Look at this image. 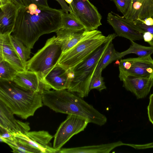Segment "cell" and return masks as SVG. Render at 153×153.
<instances>
[{
  "mask_svg": "<svg viewBox=\"0 0 153 153\" xmlns=\"http://www.w3.org/2000/svg\"><path fill=\"white\" fill-rule=\"evenodd\" d=\"M62 9L31 4L19 9L13 35L31 49L43 35L62 28Z\"/></svg>",
  "mask_w": 153,
  "mask_h": 153,
  "instance_id": "6da1fadb",
  "label": "cell"
},
{
  "mask_svg": "<svg viewBox=\"0 0 153 153\" xmlns=\"http://www.w3.org/2000/svg\"><path fill=\"white\" fill-rule=\"evenodd\" d=\"M41 95L43 105L56 112L81 117L87 119L89 123L99 126L107 122L104 115L67 89L44 90Z\"/></svg>",
  "mask_w": 153,
  "mask_h": 153,
  "instance_id": "7a4b0ae2",
  "label": "cell"
},
{
  "mask_svg": "<svg viewBox=\"0 0 153 153\" xmlns=\"http://www.w3.org/2000/svg\"><path fill=\"white\" fill-rule=\"evenodd\" d=\"M0 101L23 119L34 115L43 104L41 94L25 90L13 81L0 79Z\"/></svg>",
  "mask_w": 153,
  "mask_h": 153,
  "instance_id": "3957f363",
  "label": "cell"
},
{
  "mask_svg": "<svg viewBox=\"0 0 153 153\" xmlns=\"http://www.w3.org/2000/svg\"><path fill=\"white\" fill-rule=\"evenodd\" d=\"M117 35L113 33L110 38L100 45L84 61L71 69L74 76L67 90L83 98L88 96L89 85L97 65L105 51Z\"/></svg>",
  "mask_w": 153,
  "mask_h": 153,
  "instance_id": "277c9868",
  "label": "cell"
},
{
  "mask_svg": "<svg viewBox=\"0 0 153 153\" xmlns=\"http://www.w3.org/2000/svg\"><path fill=\"white\" fill-rule=\"evenodd\" d=\"M112 34L105 36L97 29L92 30L71 48L62 53L57 64L66 70L73 68L92 54Z\"/></svg>",
  "mask_w": 153,
  "mask_h": 153,
  "instance_id": "5b68a950",
  "label": "cell"
},
{
  "mask_svg": "<svg viewBox=\"0 0 153 153\" xmlns=\"http://www.w3.org/2000/svg\"><path fill=\"white\" fill-rule=\"evenodd\" d=\"M56 38L54 36L48 39L44 46L26 63V70L36 73L42 83L44 78L58 63L62 53L60 46L56 42Z\"/></svg>",
  "mask_w": 153,
  "mask_h": 153,
  "instance_id": "8992f818",
  "label": "cell"
},
{
  "mask_svg": "<svg viewBox=\"0 0 153 153\" xmlns=\"http://www.w3.org/2000/svg\"><path fill=\"white\" fill-rule=\"evenodd\" d=\"M70 13L84 27L85 30L97 29L102 25V16L88 0H73L69 4Z\"/></svg>",
  "mask_w": 153,
  "mask_h": 153,
  "instance_id": "52a82bcc",
  "label": "cell"
},
{
  "mask_svg": "<svg viewBox=\"0 0 153 153\" xmlns=\"http://www.w3.org/2000/svg\"><path fill=\"white\" fill-rule=\"evenodd\" d=\"M88 123V120L85 118L74 115H68L61 124L54 135L53 148L59 151L72 137L83 131Z\"/></svg>",
  "mask_w": 153,
  "mask_h": 153,
  "instance_id": "ba28073f",
  "label": "cell"
},
{
  "mask_svg": "<svg viewBox=\"0 0 153 153\" xmlns=\"http://www.w3.org/2000/svg\"><path fill=\"white\" fill-rule=\"evenodd\" d=\"M119 68L121 81L128 75L153 78V59L151 55L121 59Z\"/></svg>",
  "mask_w": 153,
  "mask_h": 153,
  "instance_id": "9c48e42d",
  "label": "cell"
},
{
  "mask_svg": "<svg viewBox=\"0 0 153 153\" xmlns=\"http://www.w3.org/2000/svg\"><path fill=\"white\" fill-rule=\"evenodd\" d=\"M108 22L113 27L117 36L124 37L131 42L143 39V34L133 27L134 21L112 11L107 17Z\"/></svg>",
  "mask_w": 153,
  "mask_h": 153,
  "instance_id": "30bf717a",
  "label": "cell"
},
{
  "mask_svg": "<svg viewBox=\"0 0 153 153\" xmlns=\"http://www.w3.org/2000/svg\"><path fill=\"white\" fill-rule=\"evenodd\" d=\"M16 137L38 149L41 153H58L51 143L53 137L46 131H28L25 133H14Z\"/></svg>",
  "mask_w": 153,
  "mask_h": 153,
  "instance_id": "8fae6325",
  "label": "cell"
},
{
  "mask_svg": "<svg viewBox=\"0 0 153 153\" xmlns=\"http://www.w3.org/2000/svg\"><path fill=\"white\" fill-rule=\"evenodd\" d=\"M42 83L46 91L51 88L56 90L67 89L70 84L68 71L57 64L46 75Z\"/></svg>",
  "mask_w": 153,
  "mask_h": 153,
  "instance_id": "7c38bea8",
  "label": "cell"
},
{
  "mask_svg": "<svg viewBox=\"0 0 153 153\" xmlns=\"http://www.w3.org/2000/svg\"><path fill=\"white\" fill-rule=\"evenodd\" d=\"M0 127L13 133H25L30 129L29 123L15 119L10 109L0 101Z\"/></svg>",
  "mask_w": 153,
  "mask_h": 153,
  "instance_id": "4fadbf2b",
  "label": "cell"
},
{
  "mask_svg": "<svg viewBox=\"0 0 153 153\" xmlns=\"http://www.w3.org/2000/svg\"><path fill=\"white\" fill-rule=\"evenodd\" d=\"M122 81L123 86L133 93L137 99L146 97L153 86V78L128 75Z\"/></svg>",
  "mask_w": 153,
  "mask_h": 153,
  "instance_id": "5bb4252c",
  "label": "cell"
},
{
  "mask_svg": "<svg viewBox=\"0 0 153 153\" xmlns=\"http://www.w3.org/2000/svg\"><path fill=\"white\" fill-rule=\"evenodd\" d=\"M92 31H73L64 28L60 29L56 33V40L61 48L62 53L71 48Z\"/></svg>",
  "mask_w": 153,
  "mask_h": 153,
  "instance_id": "9a60e30c",
  "label": "cell"
},
{
  "mask_svg": "<svg viewBox=\"0 0 153 153\" xmlns=\"http://www.w3.org/2000/svg\"><path fill=\"white\" fill-rule=\"evenodd\" d=\"M0 35L11 34L15 25L19 7L10 1L0 6Z\"/></svg>",
  "mask_w": 153,
  "mask_h": 153,
  "instance_id": "2e32d148",
  "label": "cell"
},
{
  "mask_svg": "<svg viewBox=\"0 0 153 153\" xmlns=\"http://www.w3.org/2000/svg\"><path fill=\"white\" fill-rule=\"evenodd\" d=\"M123 16L132 21L153 18V0H135Z\"/></svg>",
  "mask_w": 153,
  "mask_h": 153,
  "instance_id": "e0dca14e",
  "label": "cell"
},
{
  "mask_svg": "<svg viewBox=\"0 0 153 153\" xmlns=\"http://www.w3.org/2000/svg\"><path fill=\"white\" fill-rule=\"evenodd\" d=\"M11 34L0 35V58L10 64L18 72L26 70L10 42Z\"/></svg>",
  "mask_w": 153,
  "mask_h": 153,
  "instance_id": "ac0fdd59",
  "label": "cell"
},
{
  "mask_svg": "<svg viewBox=\"0 0 153 153\" xmlns=\"http://www.w3.org/2000/svg\"><path fill=\"white\" fill-rule=\"evenodd\" d=\"M12 81L20 87L28 91L41 94L45 90L44 85L37 74L31 71L18 72Z\"/></svg>",
  "mask_w": 153,
  "mask_h": 153,
  "instance_id": "d6986e66",
  "label": "cell"
},
{
  "mask_svg": "<svg viewBox=\"0 0 153 153\" xmlns=\"http://www.w3.org/2000/svg\"><path fill=\"white\" fill-rule=\"evenodd\" d=\"M123 145V143L120 141L111 143L98 145L62 148L60 149L58 153H109L115 148Z\"/></svg>",
  "mask_w": 153,
  "mask_h": 153,
  "instance_id": "ffe728a7",
  "label": "cell"
},
{
  "mask_svg": "<svg viewBox=\"0 0 153 153\" xmlns=\"http://www.w3.org/2000/svg\"><path fill=\"white\" fill-rule=\"evenodd\" d=\"M0 141L7 144L14 153H41L38 149L33 147L27 142L17 137L13 140L0 138Z\"/></svg>",
  "mask_w": 153,
  "mask_h": 153,
  "instance_id": "44dd1931",
  "label": "cell"
},
{
  "mask_svg": "<svg viewBox=\"0 0 153 153\" xmlns=\"http://www.w3.org/2000/svg\"><path fill=\"white\" fill-rule=\"evenodd\" d=\"M120 59V52L116 51L114 44L111 42L102 56L98 62L95 72L102 71L113 61Z\"/></svg>",
  "mask_w": 153,
  "mask_h": 153,
  "instance_id": "7402d4cb",
  "label": "cell"
},
{
  "mask_svg": "<svg viewBox=\"0 0 153 153\" xmlns=\"http://www.w3.org/2000/svg\"><path fill=\"white\" fill-rule=\"evenodd\" d=\"M10 39L13 49L26 70V63L30 59L31 49L13 35H10Z\"/></svg>",
  "mask_w": 153,
  "mask_h": 153,
  "instance_id": "603a6c76",
  "label": "cell"
},
{
  "mask_svg": "<svg viewBox=\"0 0 153 153\" xmlns=\"http://www.w3.org/2000/svg\"><path fill=\"white\" fill-rule=\"evenodd\" d=\"M131 45L126 50L120 52V59L125 55L131 53L136 54L139 57L150 56L153 53V47H147L138 44L134 41H131Z\"/></svg>",
  "mask_w": 153,
  "mask_h": 153,
  "instance_id": "cb8c5ba5",
  "label": "cell"
},
{
  "mask_svg": "<svg viewBox=\"0 0 153 153\" xmlns=\"http://www.w3.org/2000/svg\"><path fill=\"white\" fill-rule=\"evenodd\" d=\"M73 31L85 30L84 26L70 13L63 12L62 28Z\"/></svg>",
  "mask_w": 153,
  "mask_h": 153,
  "instance_id": "d4e9b609",
  "label": "cell"
},
{
  "mask_svg": "<svg viewBox=\"0 0 153 153\" xmlns=\"http://www.w3.org/2000/svg\"><path fill=\"white\" fill-rule=\"evenodd\" d=\"M18 72L10 64L0 58V79L12 81Z\"/></svg>",
  "mask_w": 153,
  "mask_h": 153,
  "instance_id": "484cf974",
  "label": "cell"
},
{
  "mask_svg": "<svg viewBox=\"0 0 153 153\" xmlns=\"http://www.w3.org/2000/svg\"><path fill=\"white\" fill-rule=\"evenodd\" d=\"M102 71L94 72L90 83V91L92 89H96L101 91L106 89L104 78L102 76Z\"/></svg>",
  "mask_w": 153,
  "mask_h": 153,
  "instance_id": "4316f807",
  "label": "cell"
},
{
  "mask_svg": "<svg viewBox=\"0 0 153 153\" xmlns=\"http://www.w3.org/2000/svg\"><path fill=\"white\" fill-rule=\"evenodd\" d=\"M115 3L118 10L124 15L128 11L131 0H111Z\"/></svg>",
  "mask_w": 153,
  "mask_h": 153,
  "instance_id": "83f0119b",
  "label": "cell"
},
{
  "mask_svg": "<svg viewBox=\"0 0 153 153\" xmlns=\"http://www.w3.org/2000/svg\"><path fill=\"white\" fill-rule=\"evenodd\" d=\"M137 27V30L140 33L143 34L145 32H148L153 35V26H147L138 20L134 21ZM153 47V40L149 44Z\"/></svg>",
  "mask_w": 153,
  "mask_h": 153,
  "instance_id": "f1b7e54d",
  "label": "cell"
},
{
  "mask_svg": "<svg viewBox=\"0 0 153 153\" xmlns=\"http://www.w3.org/2000/svg\"><path fill=\"white\" fill-rule=\"evenodd\" d=\"M149 100L147 107V114L149 121L153 125V93L150 95Z\"/></svg>",
  "mask_w": 153,
  "mask_h": 153,
  "instance_id": "f546056e",
  "label": "cell"
},
{
  "mask_svg": "<svg viewBox=\"0 0 153 153\" xmlns=\"http://www.w3.org/2000/svg\"><path fill=\"white\" fill-rule=\"evenodd\" d=\"M25 6H27L31 4L45 6H49L48 0H22Z\"/></svg>",
  "mask_w": 153,
  "mask_h": 153,
  "instance_id": "4dcf8cb0",
  "label": "cell"
},
{
  "mask_svg": "<svg viewBox=\"0 0 153 153\" xmlns=\"http://www.w3.org/2000/svg\"><path fill=\"white\" fill-rule=\"evenodd\" d=\"M15 137L14 133H11L0 127V138L13 140Z\"/></svg>",
  "mask_w": 153,
  "mask_h": 153,
  "instance_id": "1f68e13d",
  "label": "cell"
},
{
  "mask_svg": "<svg viewBox=\"0 0 153 153\" xmlns=\"http://www.w3.org/2000/svg\"><path fill=\"white\" fill-rule=\"evenodd\" d=\"M123 145L131 147L135 149H144L153 148V142L144 144H135L123 143Z\"/></svg>",
  "mask_w": 153,
  "mask_h": 153,
  "instance_id": "d6a6232c",
  "label": "cell"
},
{
  "mask_svg": "<svg viewBox=\"0 0 153 153\" xmlns=\"http://www.w3.org/2000/svg\"><path fill=\"white\" fill-rule=\"evenodd\" d=\"M143 39L145 42L149 44L153 40V35L148 32L143 33Z\"/></svg>",
  "mask_w": 153,
  "mask_h": 153,
  "instance_id": "836d02e7",
  "label": "cell"
},
{
  "mask_svg": "<svg viewBox=\"0 0 153 153\" xmlns=\"http://www.w3.org/2000/svg\"><path fill=\"white\" fill-rule=\"evenodd\" d=\"M60 5L63 11L66 13L70 11V8L66 3L65 0H55Z\"/></svg>",
  "mask_w": 153,
  "mask_h": 153,
  "instance_id": "e575fe53",
  "label": "cell"
},
{
  "mask_svg": "<svg viewBox=\"0 0 153 153\" xmlns=\"http://www.w3.org/2000/svg\"><path fill=\"white\" fill-rule=\"evenodd\" d=\"M147 26H153V18L149 17L143 20H138Z\"/></svg>",
  "mask_w": 153,
  "mask_h": 153,
  "instance_id": "d590c367",
  "label": "cell"
},
{
  "mask_svg": "<svg viewBox=\"0 0 153 153\" xmlns=\"http://www.w3.org/2000/svg\"><path fill=\"white\" fill-rule=\"evenodd\" d=\"M14 3L19 7L25 6L22 0H10Z\"/></svg>",
  "mask_w": 153,
  "mask_h": 153,
  "instance_id": "8d00e7d4",
  "label": "cell"
},
{
  "mask_svg": "<svg viewBox=\"0 0 153 153\" xmlns=\"http://www.w3.org/2000/svg\"><path fill=\"white\" fill-rule=\"evenodd\" d=\"M10 1V0H0V6Z\"/></svg>",
  "mask_w": 153,
  "mask_h": 153,
  "instance_id": "74e56055",
  "label": "cell"
},
{
  "mask_svg": "<svg viewBox=\"0 0 153 153\" xmlns=\"http://www.w3.org/2000/svg\"><path fill=\"white\" fill-rule=\"evenodd\" d=\"M73 0H65L69 4H70L72 2Z\"/></svg>",
  "mask_w": 153,
  "mask_h": 153,
  "instance_id": "f35d334b",
  "label": "cell"
}]
</instances>
